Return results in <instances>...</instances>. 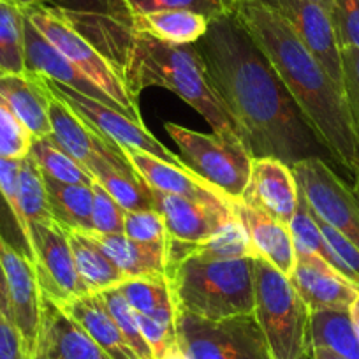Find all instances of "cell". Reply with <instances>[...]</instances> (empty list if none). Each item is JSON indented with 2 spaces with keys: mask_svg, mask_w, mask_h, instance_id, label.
I'll return each mask as SVG.
<instances>
[{
  "mask_svg": "<svg viewBox=\"0 0 359 359\" xmlns=\"http://www.w3.org/2000/svg\"><path fill=\"white\" fill-rule=\"evenodd\" d=\"M351 317H352V320H354V326H355V330H358V334H359V294L351 306Z\"/></svg>",
  "mask_w": 359,
  "mask_h": 359,
  "instance_id": "obj_49",
  "label": "cell"
},
{
  "mask_svg": "<svg viewBox=\"0 0 359 359\" xmlns=\"http://www.w3.org/2000/svg\"><path fill=\"white\" fill-rule=\"evenodd\" d=\"M352 178H354V192L359 198V158L355 161L354 169H352Z\"/></svg>",
  "mask_w": 359,
  "mask_h": 359,
  "instance_id": "obj_51",
  "label": "cell"
},
{
  "mask_svg": "<svg viewBox=\"0 0 359 359\" xmlns=\"http://www.w3.org/2000/svg\"><path fill=\"white\" fill-rule=\"evenodd\" d=\"M23 25V8L9 0H0V74L27 72Z\"/></svg>",
  "mask_w": 359,
  "mask_h": 359,
  "instance_id": "obj_31",
  "label": "cell"
},
{
  "mask_svg": "<svg viewBox=\"0 0 359 359\" xmlns=\"http://www.w3.org/2000/svg\"><path fill=\"white\" fill-rule=\"evenodd\" d=\"M104 302L106 309L109 310L111 317L115 319L116 326L122 331L123 338L127 340V344L130 345L136 355L140 359H154L151 354V348L148 347L147 340H144L143 333H141V327L137 324L136 312L129 306V303L126 302V298L122 296V292L118 291V287L106 289V291L99 292Z\"/></svg>",
  "mask_w": 359,
  "mask_h": 359,
  "instance_id": "obj_37",
  "label": "cell"
},
{
  "mask_svg": "<svg viewBox=\"0 0 359 359\" xmlns=\"http://www.w3.org/2000/svg\"><path fill=\"white\" fill-rule=\"evenodd\" d=\"M94 205H92V227L97 234H123L126 210L94 180L92 184Z\"/></svg>",
  "mask_w": 359,
  "mask_h": 359,
  "instance_id": "obj_40",
  "label": "cell"
},
{
  "mask_svg": "<svg viewBox=\"0 0 359 359\" xmlns=\"http://www.w3.org/2000/svg\"><path fill=\"white\" fill-rule=\"evenodd\" d=\"M123 234L129 240L143 245L165 247V241H168L164 219H162V215L157 210L126 212V217H123Z\"/></svg>",
  "mask_w": 359,
  "mask_h": 359,
  "instance_id": "obj_39",
  "label": "cell"
},
{
  "mask_svg": "<svg viewBox=\"0 0 359 359\" xmlns=\"http://www.w3.org/2000/svg\"><path fill=\"white\" fill-rule=\"evenodd\" d=\"M94 236L126 278L165 277V247L136 243L126 234L94 233Z\"/></svg>",
  "mask_w": 359,
  "mask_h": 359,
  "instance_id": "obj_25",
  "label": "cell"
},
{
  "mask_svg": "<svg viewBox=\"0 0 359 359\" xmlns=\"http://www.w3.org/2000/svg\"><path fill=\"white\" fill-rule=\"evenodd\" d=\"M0 266L4 269L9 289L13 323L20 331L25 351L32 348L41 316V291L36 269L25 254H20L0 233Z\"/></svg>",
  "mask_w": 359,
  "mask_h": 359,
  "instance_id": "obj_18",
  "label": "cell"
},
{
  "mask_svg": "<svg viewBox=\"0 0 359 359\" xmlns=\"http://www.w3.org/2000/svg\"><path fill=\"white\" fill-rule=\"evenodd\" d=\"M136 317L137 324L141 327V333H143L148 347L151 348L154 359H162L171 348L178 345L175 305L162 306V309L150 313V316L136 313Z\"/></svg>",
  "mask_w": 359,
  "mask_h": 359,
  "instance_id": "obj_36",
  "label": "cell"
},
{
  "mask_svg": "<svg viewBox=\"0 0 359 359\" xmlns=\"http://www.w3.org/2000/svg\"><path fill=\"white\" fill-rule=\"evenodd\" d=\"M130 15H144L164 9H182L203 15L210 22L222 16L233 15L238 0H123Z\"/></svg>",
  "mask_w": 359,
  "mask_h": 359,
  "instance_id": "obj_35",
  "label": "cell"
},
{
  "mask_svg": "<svg viewBox=\"0 0 359 359\" xmlns=\"http://www.w3.org/2000/svg\"><path fill=\"white\" fill-rule=\"evenodd\" d=\"M94 180L106 189V192L126 212L155 210L154 191L144 184V180L137 172L122 171V169L116 168H104L94 176Z\"/></svg>",
  "mask_w": 359,
  "mask_h": 359,
  "instance_id": "obj_32",
  "label": "cell"
},
{
  "mask_svg": "<svg viewBox=\"0 0 359 359\" xmlns=\"http://www.w3.org/2000/svg\"><path fill=\"white\" fill-rule=\"evenodd\" d=\"M155 210L162 215L165 224L168 241L180 243H199L222 227L233 222L236 217L233 203H210L189 199L184 196L164 194L154 191Z\"/></svg>",
  "mask_w": 359,
  "mask_h": 359,
  "instance_id": "obj_14",
  "label": "cell"
},
{
  "mask_svg": "<svg viewBox=\"0 0 359 359\" xmlns=\"http://www.w3.org/2000/svg\"><path fill=\"white\" fill-rule=\"evenodd\" d=\"M0 359H27L22 334L2 312H0Z\"/></svg>",
  "mask_w": 359,
  "mask_h": 359,
  "instance_id": "obj_46",
  "label": "cell"
},
{
  "mask_svg": "<svg viewBox=\"0 0 359 359\" xmlns=\"http://www.w3.org/2000/svg\"><path fill=\"white\" fill-rule=\"evenodd\" d=\"M299 189L291 165L278 158H252L250 178L241 201L289 226L298 208Z\"/></svg>",
  "mask_w": 359,
  "mask_h": 359,
  "instance_id": "obj_17",
  "label": "cell"
},
{
  "mask_svg": "<svg viewBox=\"0 0 359 359\" xmlns=\"http://www.w3.org/2000/svg\"><path fill=\"white\" fill-rule=\"evenodd\" d=\"M76 271L85 285L86 292H102L106 289L118 287L126 277L115 262L108 257L94 233L65 229Z\"/></svg>",
  "mask_w": 359,
  "mask_h": 359,
  "instance_id": "obj_24",
  "label": "cell"
},
{
  "mask_svg": "<svg viewBox=\"0 0 359 359\" xmlns=\"http://www.w3.org/2000/svg\"><path fill=\"white\" fill-rule=\"evenodd\" d=\"M254 317L271 359L310 358V309L289 277L261 257H254Z\"/></svg>",
  "mask_w": 359,
  "mask_h": 359,
  "instance_id": "obj_5",
  "label": "cell"
},
{
  "mask_svg": "<svg viewBox=\"0 0 359 359\" xmlns=\"http://www.w3.org/2000/svg\"><path fill=\"white\" fill-rule=\"evenodd\" d=\"M60 306L109 359H140L123 338L99 292H88Z\"/></svg>",
  "mask_w": 359,
  "mask_h": 359,
  "instance_id": "obj_23",
  "label": "cell"
},
{
  "mask_svg": "<svg viewBox=\"0 0 359 359\" xmlns=\"http://www.w3.org/2000/svg\"><path fill=\"white\" fill-rule=\"evenodd\" d=\"M34 137L0 99V158L22 161L30 154Z\"/></svg>",
  "mask_w": 359,
  "mask_h": 359,
  "instance_id": "obj_38",
  "label": "cell"
},
{
  "mask_svg": "<svg viewBox=\"0 0 359 359\" xmlns=\"http://www.w3.org/2000/svg\"><path fill=\"white\" fill-rule=\"evenodd\" d=\"M310 358L312 359H344V358H340L338 354H334V352L327 351V348H324V347H312V351H310Z\"/></svg>",
  "mask_w": 359,
  "mask_h": 359,
  "instance_id": "obj_48",
  "label": "cell"
},
{
  "mask_svg": "<svg viewBox=\"0 0 359 359\" xmlns=\"http://www.w3.org/2000/svg\"><path fill=\"white\" fill-rule=\"evenodd\" d=\"M115 64L134 99L150 86L171 90L210 123L213 134L241 143L240 130L210 85L194 44H171L130 29Z\"/></svg>",
  "mask_w": 359,
  "mask_h": 359,
  "instance_id": "obj_3",
  "label": "cell"
},
{
  "mask_svg": "<svg viewBox=\"0 0 359 359\" xmlns=\"http://www.w3.org/2000/svg\"><path fill=\"white\" fill-rule=\"evenodd\" d=\"M341 55V85L344 99L351 116L352 129L359 141V50L352 46L340 48Z\"/></svg>",
  "mask_w": 359,
  "mask_h": 359,
  "instance_id": "obj_41",
  "label": "cell"
},
{
  "mask_svg": "<svg viewBox=\"0 0 359 359\" xmlns=\"http://www.w3.org/2000/svg\"><path fill=\"white\" fill-rule=\"evenodd\" d=\"M9 2H13V4L20 6V8H30V6H37V4H46L44 0H9Z\"/></svg>",
  "mask_w": 359,
  "mask_h": 359,
  "instance_id": "obj_50",
  "label": "cell"
},
{
  "mask_svg": "<svg viewBox=\"0 0 359 359\" xmlns=\"http://www.w3.org/2000/svg\"><path fill=\"white\" fill-rule=\"evenodd\" d=\"M34 27L53 44L83 76L94 83L102 94L108 95L116 108L137 123H143L137 99L127 90L120 69L90 43L78 29L71 25L55 8L46 4L23 9Z\"/></svg>",
  "mask_w": 359,
  "mask_h": 359,
  "instance_id": "obj_6",
  "label": "cell"
},
{
  "mask_svg": "<svg viewBox=\"0 0 359 359\" xmlns=\"http://www.w3.org/2000/svg\"><path fill=\"white\" fill-rule=\"evenodd\" d=\"M162 359H185V355H184V352L180 351L178 345H176V347L171 348V351H169Z\"/></svg>",
  "mask_w": 359,
  "mask_h": 359,
  "instance_id": "obj_52",
  "label": "cell"
},
{
  "mask_svg": "<svg viewBox=\"0 0 359 359\" xmlns=\"http://www.w3.org/2000/svg\"><path fill=\"white\" fill-rule=\"evenodd\" d=\"M330 16L340 48L359 50V0H333Z\"/></svg>",
  "mask_w": 359,
  "mask_h": 359,
  "instance_id": "obj_44",
  "label": "cell"
},
{
  "mask_svg": "<svg viewBox=\"0 0 359 359\" xmlns=\"http://www.w3.org/2000/svg\"><path fill=\"white\" fill-rule=\"evenodd\" d=\"M289 280L310 312L351 310L359 294V285L352 284L323 257L310 252L296 250V264Z\"/></svg>",
  "mask_w": 359,
  "mask_h": 359,
  "instance_id": "obj_16",
  "label": "cell"
},
{
  "mask_svg": "<svg viewBox=\"0 0 359 359\" xmlns=\"http://www.w3.org/2000/svg\"><path fill=\"white\" fill-rule=\"evenodd\" d=\"M289 231H291L296 250L310 252V254L319 255V257H323L327 264H331L334 269L340 271L337 259H334L331 248L327 247L326 240H324L323 233H320L319 222H317V219L313 217V213L310 212L302 191H299L298 196V208H296L294 215H292L291 222H289Z\"/></svg>",
  "mask_w": 359,
  "mask_h": 359,
  "instance_id": "obj_33",
  "label": "cell"
},
{
  "mask_svg": "<svg viewBox=\"0 0 359 359\" xmlns=\"http://www.w3.org/2000/svg\"><path fill=\"white\" fill-rule=\"evenodd\" d=\"M44 2L46 6L62 9V11L111 16V18L133 27V15L123 0H44Z\"/></svg>",
  "mask_w": 359,
  "mask_h": 359,
  "instance_id": "obj_43",
  "label": "cell"
},
{
  "mask_svg": "<svg viewBox=\"0 0 359 359\" xmlns=\"http://www.w3.org/2000/svg\"><path fill=\"white\" fill-rule=\"evenodd\" d=\"M23 41H25V67L27 72L41 76V78L51 79V81L62 83L69 88L76 90L79 94L88 95L102 104L115 108V102L104 95L94 83L86 76H83L53 44L48 43L46 37L30 23L25 16V25H23ZM120 111V109H118ZM122 113V111H120Z\"/></svg>",
  "mask_w": 359,
  "mask_h": 359,
  "instance_id": "obj_20",
  "label": "cell"
},
{
  "mask_svg": "<svg viewBox=\"0 0 359 359\" xmlns=\"http://www.w3.org/2000/svg\"><path fill=\"white\" fill-rule=\"evenodd\" d=\"M118 291L130 309L140 316H150L162 306L172 305L165 277L126 278L118 285Z\"/></svg>",
  "mask_w": 359,
  "mask_h": 359,
  "instance_id": "obj_34",
  "label": "cell"
},
{
  "mask_svg": "<svg viewBox=\"0 0 359 359\" xmlns=\"http://www.w3.org/2000/svg\"><path fill=\"white\" fill-rule=\"evenodd\" d=\"M46 83L48 90L57 99H60L64 104H67L76 115L81 116L92 129L101 133L102 136L108 137L115 144H118L122 150H140L147 151V154L154 155V157L162 158V161L175 164L178 168H189L184 162V158H180L178 155L172 154L169 148H165L150 130L144 127V123H137L130 120L129 116L120 113L118 109L109 108V106L102 104V102L95 101V99L83 95L76 90L69 88V86L62 85V83L51 81V79L43 78ZM191 169V168H189Z\"/></svg>",
  "mask_w": 359,
  "mask_h": 359,
  "instance_id": "obj_10",
  "label": "cell"
},
{
  "mask_svg": "<svg viewBox=\"0 0 359 359\" xmlns=\"http://www.w3.org/2000/svg\"><path fill=\"white\" fill-rule=\"evenodd\" d=\"M51 137L92 176L104 168L136 172L122 148L102 136L50 92Z\"/></svg>",
  "mask_w": 359,
  "mask_h": 359,
  "instance_id": "obj_12",
  "label": "cell"
},
{
  "mask_svg": "<svg viewBox=\"0 0 359 359\" xmlns=\"http://www.w3.org/2000/svg\"><path fill=\"white\" fill-rule=\"evenodd\" d=\"M194 48L252 158L271 157L287 165L310 157L333 161L234 13L212 20Z\"/></svg>",
  "mask_w": 359,
  "mask_h": 359,
  "instance_id": "obj_1",
  "label": "cell"
},
{
  "mask_svg": "<svg viewBox=\"0 0 359 359\" xmlns=\"http://www.w3.org/2000/svg\"><path fill=\"white\" fill-rule=\"evenodd\" d=\"M44 187H46L51 215L64 229L94 233V227H92V205H94L92 185L60 184L55 180L44 178Z\"/></svg>",
  "mask_w": 359,
  "mask_h": 359,
  "instance_id": "obj_27",
  "label": "cell"
},
{
  "mask_svg": "<svg viewBox=\"0 0 359 359\" xmlns=\"http://www.w3.org/2000/svg\"><path fill=\"white\" fill-rule=\"evenodd\" d=\"M27 359H109L58 303L41 294L36 340Z\"/></svg>",
  "mask_w": 359,
  "mask_h": 359,
  "instance_id": "obj_15",
  "label": "cell"
},
{
  "mask_svg": "<svg viewBox=\"0 0 359 359\" xmlns=\"http://www.w3.org/2000/svg\"><path fill=\"white\" fill-rule=\"evenodd\" d=\"M312 2H316V4L323 6V8L326 9L327 13L331 11V4H333V0H312Z\"/></svg>",
  "mask_w": 359,
  "mask_h": 359,
  "instance_id": "obj_53",
  "label": "cell"
},
{
  "mask_svg": "<svg viewBox=\"0 0 359 359\" xmlns=\"http://www.w3.org/2000/svg\"><path fill=\"white\" fill-rule=\"evenodd\" d=\"M0 312L4 313V316L13 323L11 302H9V289H8V282H6V275H4V269H2V266H0Z\"/></svg>",
  "mask_w": 359,
  "mask_h": 359,
  "instance_id": "obj_47",
  "label": "cell"
},
{
  "mask_svg": "<svg viewBox=\"0 0 359 359\" xmlns=\"http://www.w3.org/2000/svg\"><path fill=\"white\" fill-rule=\"evenodd\" d=\"M0 99L34 140L53 134L50 122V90L41 76L32 72L0 74Z\"/></svg>",
  "mask_w": 359,
  "mask_h": 359,
  "instance_id": "obj_22",
  "label": "cell"
},
{
  "mask_svg": "<svg viewBox=\"0 0 359 359\" xmlns=\"http://www.w3.org/2000/svg\"><path fill=\"white\" fill-rule=\"evenodd\" d=\"M18 203H20V213L23 219V241L29 250V240H30V224L34 222H50L55 220L50 212V205H48L46 187H44V178L41 175L39 168L36 162L27 155L22 158L20 164V178H18ZM27 254V252H25Z\"/></svg>",
  "mask_w": 359,
  "mask_h": 359,
  "instance_id": "obj_29",
  "label": "cell"
},
{
  "mask_svg": "<svg viewBox=\"0 0 359 359\" xmlns=\"http://www.w3.org/2000/svg\"><path fill=\"white\" fill-rule=\"evenodd\" d=\"M310 345L327 348L344 359H359V334L351 310L310 312Z\"/></svg>",
  "mask_w": 359,
  "mask_h": 359,
  "instance_id": "obj_28",
  "label": "cell"
},
{
  "mask_svg": "<svg viewBox=\"0 0 359 359\" xmlns=\"http://www.w3.org/2000/svg\"><path fill=\"white\" fill-rule=\"evenodd\" d=\"M210 20L182 9H164L133 16V29L171 44H196L206 34Z\"/></svg>",
  "mask_w": 359,
  "mask_h": 359,
  "instance_id": "obj_26",
  "label": "cell"
},
{
  "mask_svg": "<svg viewBox=\"0 0 359 359\" xmlns=\"http://www.w3.org/2000/svg\"><path fill=\"white\" fill-rule=\"evenodd\" d=\"M291 168L313 217L359 248V198L354 189L348 187L320 157L305 158Z\"/></svg>",
  "mask_w": 359,
  "mask_h": 359,
  "instance_id": "obj_9",
  "label": "cell"
},
{
  "mask_svg": "<svg viewBox=\"0 0 359 359\" xmlns=\"http://www.w3.org/2000/svg\"><path fill=\"white\" fill-rule=\"evenodd\" d=\"M172 305L203 319L254 313V257L185 255L165 268Z\"/></svg>",
  "mask_w": 359,
  "mask_h": 359,
  "instance_id": "obj_4",
  "label": "cell"
},
{
  "mask_svg": "<svg viewBox=\"0 0 359 359\" xmlns=\"http://www.w3.org/2000/svg\"><path fill=\"white\" fill-rule=\"evenodd\" d=\"M273 9L292 32L299 37L310 53L319 60L334 85L344 92L341 85V55L331 16L323 6L312 0H261Z\"/></svg>",
  "mask_w": 359,
  "mask_h": 359,
  "instance_id": "obj_13",
  "label": "cell"
},
{
  "mask_svg": "<svg viewBox=\"0 0 359 359\" xmlns=\"http://www.w3.org/2000/svg\"><path fill=\"white\" fill-rule=\"evenodd\" d=\"M317 222H319L320 233H323L327 247L331 248L334 259H337L340 273L345 278H348L352 284L359 285V248L327 224L320 222L319 219H317Z\"/></svg>",
  "mask_w": 359,
  "mask_h": 359,
  "instance_id": "obj_42",
  "label": "cell"
},
{
  "mask_svg": "<svg viewBox=\"0 0 359 359\" xmlns=\"http://www.w3.org/2000/svg\"><path fill=\"white\" fill-rule=\"evenodd\" d=\"M29 155L36 162L44 178L72 185L94 184V176L90 175L79 162H76L67 151L62 150L51 136L34 140Z\"/></svg>",
  "mask_w": 359,
  "mask_h": 359,
  "instance_id": "obj_30",
  "label": "cell"
},
{
  "mask_svg": "<svg viewBox=\"0 0 359 359\" xmlns=\"http://www.w3.org/2000/svg\"><path fill=\"white\" fill-rule=\"evenodd\" d=\"M27 257L36 269L41 294L58 305L88 294L76 271L67 233L57 220L30 224Z\"/></svg>",
  "mask_w": 359,
  "mask_h": 359,
  "instance_id": "obj_11",
  "label": "cell"
},
{
  "mask_svg": "<svg viewBox=\"0 0 359 359\" xmlns=\"http://www.w3.org/2000/svg\"><path fill=\"white\" fill-rule=\"evenodd\" d=\"M233 212L250 240L255 257L264 259L285 277H291L296 264V247L289 226L241 199L233 203Z\"/></svg>",
  "mask_w": 359,
  "mask_h": 359,
  "instance_id": "obj_21",
  "label": "cell"
},
{
  "mask_svg": "<svg viewBox=\"0 0 359 359\" xmlns=\"http://www.w3.org/2000/svg\"><path fill=\"white\" fill-rule=\"evenodd\" d=\"M129 158L130 165L136 169L137 175L144 180V184L151 191L164 192V194L184 196L189 199L210 203H233L229 196L224 194L219 187L210 184L208 180L199 176L198 172L189 168H178L175 164L154 157L147 151L123 150Z\"/></svg>",
  "mask_w": 359,
  "mask_h": 359,
  "instance_id": "obj_19",
  "label": "cell"
},
{
  "mask_svg": "<svg viewBox=\"0 0 359 359\" xmlns=\"http://www.w3.org/2000/svg\"><path fill=\"white\" fill-rule=\"evenodd\" d=\"M20 164L22 161L15 158H0V196L4 198L16 227L23 234V219L20 213L18 203V178H20Z\"/></svg>",
  "mask_w": 359,
  "mask_h": 359,
  "instance_id": "obj_45",
  "label": "cell"
},
{
  "mask_svg": "<svg viewBox=\"0 0 359 359\" xmlns=\"http://www.w3.org/2000/svg\"><path fill=\"white\" fill-rule=\"evenodd\" d=\"M234 15L273 65L333 162L352 175L359 158V141L344 92L291 27L261 0H238Z\"/></svg>",
  "mask_w": 359,
  "mask_h": 359,
  "instance_id": "obj_2",
  "label": "cell"
},
{
  "mask_svg": "<svg viewBox=\"0 0 359 359\" xmlns=\"http://www.w3.org/2000/svg\"><path fill=\"white\" fill-rule=\"evenodd\" d=\"M176 338L185 359H271L254 313L210 320L176 310Z\"/></svg>",
  "mask_w": 359,
  "mask_h": 359,
  "instance_id": "obj_7",
  "label": "cell"
},
{
  "mask_svg": "<svg viewBox=\"0 0 359 359\" xmlns=\"http://www.w3.org/2000/svg\"><path fill=\"white\" fill-rule=\"evenodd\" d=\"M164 129L192 171L208 180L234 201L241 199L252 169V157L243 144L231 143L217 134H203L172 122L165 123Z\"/></svg>",
  "mask_w": 359,
  "mask_h": 359,
  "instance_id": "obj_8",
  "label": "cell"
}]
</instances>
